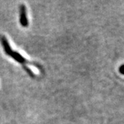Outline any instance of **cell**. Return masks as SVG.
Here are the masks:
<instances>
[{
  "label": "cell",
  "mask_w": 124,
  "mask_h": 124,
  "mask_svg": "<svg viewBox=\"0 0 124 124\" xmlns=\"http://www.w3.org/2000/svg\"><path fill=\"white\" fill-rule=\"evenodd\" d=\"M0 39H1V44H2V46L4 47V51L6 54L8 55V56H10L11 57L14 59L15 61H17L19 63L23 64V67L26 66V64H32L34 65L35 66H36L38 69H39L43 71V69H42V67L40 66L39 64L36 63H33V62H28L27 59H26L25 58L23 57L22 55H21L19 53H18L17 52H15L13 51L10 46L9 44L8 41L7 39L6 38V37L4 36H1L0 37Z\"/></svg>",
  "instance_id": "6da1fadb"
},
{
  "label": "cell",
  "mask_w": 124,
  "mask_h": 124,
  "mask_svg": "<svg viewBox=\"0 0 124 124\" xmlns=\"http://www.w3.org/2000/svg\"><path fill=\"white\" fill-rule=\"evenodd\" d=\"M20 23L23 27H27L28 26V20L27 17L26 8L24 5L20 6Z\"/></svg>",
  "instance_id": "7a4b0ae2"
},
{
  "label": "cell",
  "mask_w": 124,
  "mask_h": 124,
  "mask_svg": "<svg viewBox=\"0 0 124 124\" xmlns=\"http://www.w3.org/2000/svg\"><path fill=\"white\" fill-rule=\"evenodd\" d=\"M124 65H121V67L119 68V72L121 73V74H124Z\"/></svg>",
  "instance_id": "3957f363"
}]
</instances>
